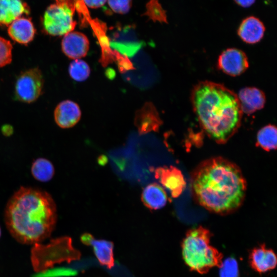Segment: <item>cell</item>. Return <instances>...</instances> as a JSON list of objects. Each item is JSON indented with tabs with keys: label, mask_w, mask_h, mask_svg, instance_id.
Here are the masks:
<instances>
[{
	"label": "cell",
	"mask_w": 277,
	"mask_h": 277,
	"mask_svg": "<svg viewBox=\"0 0 277 277\" xmlns=\"http://www.w3.org/2000/svg\"><path fill=\"white\" fill-rule=\"evenodd\" d=\"M191 178L195 200L208 211L231 213L244 201L245 179L239 167L226 159L216 157L204 161L196 167Z\"/></svg>",
	"instance_id": "1"
},
{
	"label": "cell",
	"mask_w": 277,
	"mask_h": 277,
	"mask_svg": "<svg viewBox=\"0 0 277 277\" xmlns=\"http://www.w3.org/2000/svg\"><path fill=\"white\" fill-rule=\"evenodd\" d=\"M4 218L8 230L16 240L35 244L49 237L54 230L56 206L46 191L22 187L7 202Z\"/></svg>",
	"instance_id": "2"
},
{
	"label": "cell",
	"mask_w": 277,
	"mask_h": 277,
	"mask_svg": "<svg viewBox=\"0 0 277 277\" xmlns=\"http://www.w3.org/2000/svg\"><path fill=\"white\" fill-rule=\"evenodd\" d=\"M193 109L207 134L220 144L227 142L240 126L243 112L237 95L220 84H197L191 95Z\"/></svg>",
	"instance_id": "3"
},
{
	"label": "cell",
	"mask_w": 277,
	"mask_h": 277,
	"mask_svg": "<svg viewBox=\"0 0 277 277\" xmlns=\"http://www.w3.org/2000/svg\"><path fill=\"white\" fill-rule=\"evenodd\" d=\"M211 233L202 226L189 230L181 244L183 260L191 271L204 274L219 267L223 254L210 245Z\"/></svg>",
	"instance_id": "4"
},
{
	"label": "cell",
	"mask_w": 277,
	"mask_h": 277,
	"mask_svg": "<svg viewBox=\"0 0 277 277\" xmlns=\"http://www.w3.org/2000/svg\"><path fill=\"white\" fill-rule=\"evenodd\" d=\"M35 244L32 250V261L36 271H43L55 263L78 260L81 256L80 251L73 247L70 237L53 240L46 246Z\"/></svg>",
	"instance_id": "5"
},
{
	"label": "cell",
	"mask_w": 277,
	"mask_h": 277,
	"mask_svg": "<svg viewBox=\"0 0 277 277\" xmlns=\"http://www.w3.org/2000/svg\"><path fill=\"white\" fill-rule=\"evenodd\" d=\"M45 12L43 31L48 35L62 36L72 31L76 22L73 16L76 10L73 0H53Z\"/></svg>",
	"instance_id": "6"
},
{
	"label": "cell",
	"mask_w": 277,
	"mask_h": 277,
	"mask_svg": "<svg viewBox=\"0 0 277 277\" xmlns=\"http://www.w3.org/2000/svg\"><path fill=\"white\" fill-rule=\"evenodd\" d=\"M44 80L38 68L29 69L17 77L15 95L18 100L26 103L35 102L43 93Z\"/></svg>",
	"instance_id": "7"
},
{
	"label": "cell",
	"mask_w": 277,
	"mask_h": 277,
	"mask_svg": "<svg viewBox=\"0 0 277 277\" xmlns=\"http://www.w3.org/2000/svg\"><path fill=\"white\" fill-rule=\"evenodd\" d=\"M151 168L155 177L170 192L173 197H177L182 194L185 188L186 182L179 169L172 166Z\"/></svg>",
	"instance_id": "8"
},
{
	"label": "cell",
	"mask_w": 277,
	"mask_h": 277,
	"mask_svg": "<svg viewBox=\"0 0 277 277\" xmlns=\"http://www.w3.org/2000/svg\"><path fill=\"white\" fill-rule=\"evenodd\" d=\"M249 66L245 53L236 48L224 51L218 59V67L224 73L231 76H238L246 71Z\"/></svg>",
	"instance_id": "9"
},
{
	"label": "cell",
	"mask_w": 277,
	"mask_h": 277,
	"mask_svg": "<svg viewBox=\"0 0 277 277\" xmlns=\"http://www.w3.org/2000/svg\"><path fill=\"white\" fill-rule=\"evenodd\" d=\"M61 46L62 51L68 57L80 59L87 55L89 41L84 34L72 31L64 35Z\"/></svg>",
	"instance_id": "10"
},
{
	"label": "cell",
	"mask_w": 277,
	"mask_h": 277,
	"mask_svg": "<svg viewBox=\"0 0 277 277\" xmlns=\"http://www.w3.org/2000/svg\"><path fill=\"white\" fill-rule=\"evenodd\" d=\"M249 265L259 273L268 272L274 269L277 264L275 253L272 249L261 244L252 249L249 253Z\"/></svg>",
	"instance_id": "11"
},
{
	"label": "cell",
	"mask_w": 277,
	"mask_h": 277,
	"mask_svg": "<svg viewBox=\"0 0 277 277\" xmlns=\"http://www.w3.org/2000/svg\"><path fill=\"white\" fill-rule=\"evenodd\" d=\"M81 117L78 105L73 101L65 100L60 102L54 112L56 124L62 128H69L75 125Z\"/></svg>",
	"instance_id": "12"
},
{
	"label": "cell",
	"mask_w": 277,
	"mask_h": 277,
	"mask_svg": "<svg viewBox=\"0 0 277 277\" xmlns=\"http://www.w3.org/2000/svg\"><path fill=\"white\" fill-rule=\"evenodd\" d=\"M237 96L242 112L246 114H251L262 109L266 101L263 92L254 87L241 89Z\"/></svg>",
	"instance_id": "13"
},
{
	"label": "cell",
	"mask_w": 277,
	"mask_h": 277,
	"mask_svg": "<svg viewBox=\"0 0 277 277\" xmlns=\"http://www.w3.org/2000/svg\"><path fill=\"white\" fill-rule=\"evenodd\" d=\"M36 30L30 18L18 17L8 28V33L12 40L22 45H27L34 38Z\"/></svg>",
	"instance_id": "14"
},
{
	"label": "cell",
	"mask_w": 277,
	"mask_h": 277,
	"mask_svg": "<svg viewBox=\"0 0 277 277\" xmlns=\"http://www.w3.org/2000/svg\"><path fill=\"white\" fill-rule=\"evenodd\" d=\"M265 27L263 22L254 16H248L241 22L238 34L244 42L253 44L263 38Z\"/></svg>",
	"instance_id": "15"
},
{
	"label": "cell",
	"mask_w": 277,
	"mask_h": 277,
	"mask_svg": "<svg viewBox=\"0 0 277 277\" xmlns=\"http://www.w3.org/2000/svg\"><path fill=\"white\" fill-rule=\"evenodd\" d=\"M29 12L28 6L22 0H0V26L10 25L23 14Z\"/></svg>",
	"instance_id": "16"
},
{
	"label": "cell",
	"mask_w": 277,
	"mask_h": 277,
	"mask_svg": "<svg viewBox=\"0 0 277 277\" xmlns=\"http://www.w3.org/2000/svg\"><path fill=\"white\" fill-rule=\"evenodd\" d=\"M167 195L163 187L156 183L147 186L143 190L141 200L144 205L151 210H157L164 207Z\"/></svg>",
	"instance_id": "17"
},
{
	"label": "cell",
	"mask_w": 277,
	"mask_h": 277,
	"mask_svg": "<svg viewBox=\"0 0 277 277\" xmlns=\"http://www.w3.org/2000/svg\"><path fill=\"white\" fill-rule=\"evenodd\" d=\"M91 245L100 264L108 269L112 268L114 265L113 243L105 240L93 239Z\"/></svg>",
	"instance_id": "18"
},
{
	"label": "cell",
	"mask_w": 277,
	"mask_h": 277,
	"mask_svg": "<svg viewBox=\"0 0 277 277\" xmlns=\"http://www.w3.org/2000/svg\"><path fill=\"white\" fill-rule=\"evenodd\" d=\"M31 172L33 177L41 182H47L54 175L55 170L52 163L45 158H38L32 164Z\"/></svg>",
	"instance_id": "19"
},
{
	"label": "cell",
	"mask_w": 277,
	"mask_h": 277,
	"mask_svg": "<svg viewBox=\"0 0 277 277\" xmlns=\"http://www.w3.org/2000/svg\"><path fill=\"white\" fill-rule=\"evenodd\" d=\"M257 145L264 150L275 149L277 145V130L275 126L268 125L261 128L257 134Z\"/></svg>",
	"instance_id": "20"
},
{
	"label": "cell",
	"mask_w": 277,
	"mask_h": 277,
	"mask_svg": "<svg viewBox=\"0 0 277 277\" xmlns=\"http://www.w3.org/2000/svg\"><path fill=\"white\" fill-rule=\"evenodd\" d=\"M70 77L77 82L86 80L90 74V69L88 64L81 59L72 61L68 68Z\"/></svg>",
	"instance_id": "21"
},
{
	"label": "cell",
	"mask_w": 277,
	"mask_h": 277,
	"mask_svg": "<svg viewBox=\"0 0 277 277\" xmlns=\"http://www.w3.org/2000/svg\"><path fill=\"white\" fill-rule=\"evenodd\" d=\"M220 277H239L237 261L233 257L226 258L219 267Z\"/></svg>",
	"instance_id": "22"
},
{
	"label": "cell",
	"mask_w": 277,
	"mask_h": 277,
	"mask_svg": "<svg viewBox=\"0 0 277 277\" xmlns=\"http://www.w3.org/2000/svg\"><path fill=\"white\" fill-rule=\"evenodd\" d=\"M12 45L10 41L0 36V68L11 63Z\"/></svg>",
	"instance_id": "23"
},
{
	"label": "cell",
	"mask_w": 277,
	"mask_h": 277,
	"mask_svg": "<svg viewBox=\"0 0 277 277\" xmlns=\"http://www.w3.org/2000/svg\"><path fill=\"white\" fill-rule=\"evenodd\" d=\"M110 8L115 13H127L131 7L132 0H107Z\"/></svg>",
	"instance_id": "24"
},
{
	"label": "cell",
	"mask_w": 277,
	"mask_h": 277,
	"mask_svg": "<svg viewBox=\"0 0 277 277\" xmlns=\"http://www.w3.org/2000/svg\"><path fill=\"white\" fill-rule=\"evenodd\" d=\"M77 271L72 268H60L48 272L49 276L60 277V276H70L75 275Z\"/></svg>",
	"instance_id": "25"
},
{
	"label": "cell",
	"mask_w": 277,
	"mask_h": 277,
	"mask_svg": "<svg viewBox=\"0 0 277 277\" xmlns=\"http://www.w3.org/2000/svg\"><path fill=\"white\" fill-rule=\"evenodd\" d=\"M85 5L91 8H97L103 6L107 0H82Z\"/></svg>",
	"instance_id": "26"
},
{
	"label": "cell",
	"mask_w": 277,
	"mask_h": 277,
	"mask_svg": "<svg viewBox=\"0 0 277 277\" xmlns=\"http://www.w3.org/2000/svg\"><path fill=\"white\" fill-rule=\"evenodd\" d=\"M93 239H94L93 236L89 233H84L80 237L81 242L86 246H90Z\"/></svg>",
	"instance_id": "27"
},
{
	"label": "cell",
	"mask_w": 277,
	"mask_h": 277,
	"mask_svg": "<svg viewBox=\"0 0 277 277\" xmlns=\"http://www.w3.org/2000/svg\"><path fill=\"white\" fill-rule=\"evenodd\" d=\"M239 6L243 8H248L251 6L255 2V0H233Z\"/></svg>",
	"instance_id": "28"
},
{
	"label": "cell",
	"mask_w": 277,
	"mask_h": 277,
	"mask_svg": "<svg viewBox=\"0 0 277 277\" xmlns=\"http://www.w3.org/2000/svg\"><path fill=\"white\" fill-rule=\"evenodd\" d=\"M13 128L9 125H5L2 128V133L5 136H10L13 133Z\"/></svg>",
	"instance_id": "29"
},
{
	"label": "cell",
	"mask_w": 277,
	"mask_h": 277,
	"mask_svg": "<svg viewBox=\"0 0 277 277\" xmlns=\"http://www.w3.org/2000/svg\"><path fill=\"white\" fill-rule=\"evenodd\" d=\"M75 3V7H78L84 4L82 0H73Z\"/></svg>",
	"instance_id": "30"
},
{
	"label": "cell",
	"mask_w": 277,
	"mask_h": 277,
	"mask_svg": "<svg viewBox=\"0 0 277 277\" xmlns=\"http://www.w3.org/2000/svg\"><path fill=\"white\" fill-rule=\"evenodd\" d=\"M1 227H0V237H1Z\"/></svg>",
	"instance_id": "31"
}]
</instances>
